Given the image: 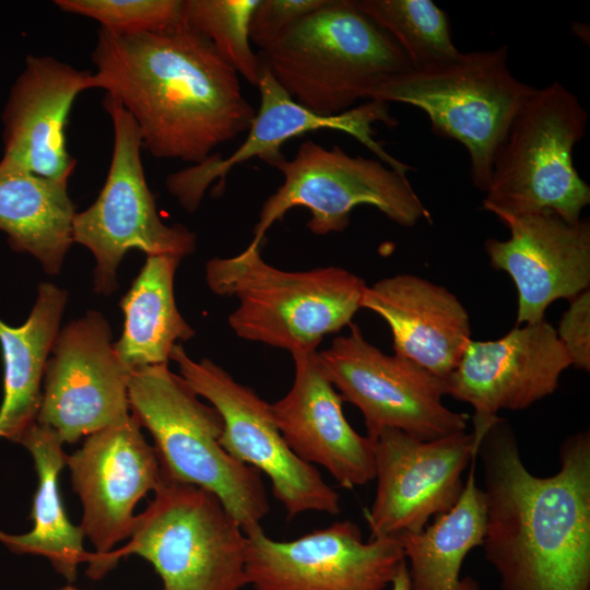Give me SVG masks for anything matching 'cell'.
Here are the masks:
<instances>
[{"mask_svg": "<svg viewBox=\"0 0 590 590\" xmlns=\"http://www.w3.org/2000/svg\"><path fill=\"white\" fill-rule=\"evenodd\" d=\"M33 456L38 476L34 496L33 529L25 534L11 535L0 531V541L12 552L40 555L56 571L72 582L82 563L90 565L94 553L83 547L85 538L80 526H73L63 509L59 492V473L66 465L63 442L57 433L34 423L16 440Z\"/></svg>", "mask_w": 590, "mask_h": 590, "instance_id": "484cf974", "label": "cell"}, {"mask_svg": "<svg viewBox=\"0 0 590 590\" xmlns=\"http://www.w3.org/2000/svg\"><path fill=\"white\" fill-rule=\"evenodd\" d=\"M260 107L243 143L225 158L210 155L199 164L170 174L166 178L168 191L188 212H193L211 184L219 180L222 189L228 173L252 157L274 165L284 158L282 145L306 132L330 129L347 132L378 155L390 167L406 170L409 167L394 160L373 139L371 126L376 121L392 125L385 103L368 102L337 116H321L297 104L276 82L267 66L257 86Z\"/></svg>", "mask_w": 590, "mask_h": 590, "instance_id": "ac0fdd59", "label": "cell"}, {"mask_svg": "<svg viewBox=\"0 0 590 590\" xmlns=\"http://www.w3.org/2000/svg\"><path fill=\"white\" fill-rule=\"evenodd\" d=\"M486 504L482 546L502 590H590V434L568 436L559 468L536 476L502 418L480 440Z\"/></svg>", "mask_w": 590, "mask_h": 590, "instance_id": "7a4b0ae2", "label": "cell"}, {"mask_svg": "<svg viewBox=\"0 0 590 590\" xmlns=\"http://www.w3.org/2000/svg\"><path fill=\"white\" fill-rule=\"evenodd\" d=\"M167 364L131 371V413L152 435L162 474L213 493L244 531L269 512L260 473L237 461L221 445L223 421Z\"/></svg>", "mask_w": 590, "mask_h": 590, "instance_id": "5b68a950", "label": "cell"}, {"mask_svg": "<svg viewBox=\"0 0 590 590\" xmlns=\"http://www.w3.org/2000/svg\"><path fill=\"white\" fill-rule=\"evenodd\" d=\"M291 354L295 367L292 387L271 404L287 446L303 461L322 467L346 489L371 482L373 440L355 432L345 418L343 398L320 366L317 351Z\"/></svg>", "mask_w": 590, "mask_h": 590, "instance_id": "ffe728a7", "label": "cell"}, {"mask_svg": "<svg viewBox=\"0 0 590 590\" xmlns=\"http://www.w3.org/2000/svg\"><path fill=\"white\" fill-rule=\"evenodd\" d=\"M24 324L10 327L0 319L3 359V400L0 406V438L15 441L37 418L42 403V379L48 354L59 333L68 294L43 282Z\"/></svg>", "mask_w": 590, "mask_h": 590, "instance_id": "cb8c5ba5", "label": "cell"}, {"mask_svg": "<svg viewBox=\"0 0 590 590\" xmlns=\"http://www.w3.org/2000/svg\"><path fill=\"white\" fill-rule=\"evenodd\" d=\"M273 166L284 181L262 205L252 246H261L272 224L297 206L309 210L307 227L316 235L344 231L358 205H371L405 227L430 219L405 170L387 167L381 161L350 156L339 146L328 150L306 140L293 160L284 157Z\"/></svg>", "mask_w": 590, "mask_h": 590, "instance_id": "9c48e42d", "label": "cell"}, {"mask_svg": "<svg viewBox=\"0 0 590 590\" xmlns=\"http://www.w3.org/2000/svg\"><path fill=\"white\" fill-rule=\"evenodd\" d=\"M90 88L91 72L50 56H27L2 114V158L68 181L76 165L67 149L69 114L78 95Z\"/></svg>", "mask_w": 590, "mask_h": 590, "instance_id": "44dd1931", "label": "cell"}, {"mask_svg": "<svg viewBox=\"0 0 590 590\" xmlns=\"http://www.w3.org/2000/svg\"><path fill=\"white\" fill-rule=\"evenodd\" d=\"M184 0H57L64 12L98 21L118 34L163 33L182 26Z\"/></svg>", "mask_w": 590, "mask_h": 590, "instance_id": "f546056e", "label": "cell"}, {"mask_svg": "<svg viewBox=\"0 0 590 590\" xmlns=\"http://www.w3.org/2000/svg\"><path fill=\"white\" fill-rule=\"evenodd\" d=\"M495 215L510 236L487 239L485 251L491 266L515 283L517 324L544 320L546 308L555 300H571L589 288L588 219L568 222L552 213Z\"/></svg>", "mask_w": 590, "mask_h": 590, "instance_id": "d6986e66", "label": "cell"}, {"mask_svg": "<svg viewBox=\"0 0 590 590\" xmlns=\"http://www.w3.org/2000/svg\"><path fill=\"white\" fill-rule=\"evenodd\" d=\"M154 493L137 516L130 541L88 565L91 578H102L120 558L134 554L152 564L164 590L248 586L246 533L217 496L163 474Z\"/></svg>", "mask_w": 590, "mask_h": 590, "instance_id": "8992f818", "label": "cell"}, {"mask_svg": "<svg viewBox=\"0 0 590 590\" xmlns=\"http://www.w3.org/2000/svg\"><path fill=\"white\" fill-rule=\"evenodd\" d=\"M180 260L172 255L146 256L140 273L120 300L123 331L114 347L131 371L167 364L177 341L190 340L196 334L175 302L174 276Z\"/></svg>", "mask_w": 590, "mask_h": 590, "instance_id": "4316f807", "label": "cell"}, {"mask_svg": "<svg viewBox=\"0 0 590 590\" xmlns=\"http://www.w3.org/2000/svg\"><path fill=\"white\" fill-rule=\"evenodd\" d=\"M563 314L557 338L569 355L571 366L590 370V292L589 288L569 300Z\"/></svg>", "mask_w": 590, "mask_h": 590, "instance_id": "1f68e13d", "label": "cell"}, {"mask_svg": "<svg viewBox=\"0 0 590 590\" xmlns=\"http://www.w3.org/2000/svg\"><path fill=\"white\" fill-rule=\"evenodd\" d=\"M362 308L388 323L396 355L444 379L472 340L468 311L457 296L416 275L398 274L366 286Z\"/></svg>", "mask_w": 590, "mask_h": 590, "instance_id": "7402d4cb", "label": "cell"}, {"mask_svg": "<svg viewBox=\"0 0 590 590\" xmlns=\"http://www.w3.org/2000/svg\"><path fill=\"white\" fill-rule=\"evenodd\" d=\"M390 586V590H412L405 560L400 565Z\"/></svg>", "mask_w": 590, "mask_h": 590, "instance_id": "d6a6232c", "label": "cell"}, {"mask_svg": "<svg viewBox=\"0 0 590 590\" xmlns=\"http://www.w3.org/2000/svg\"><path fill=\"white\" fill-rule=\"evenodd\" d=\"M534 90L511 73L505 45L460 52L428 68H412L382 84L370 102L404 103L422 109L436 134L467 149L472 182L486 192L495 154Z\"/></svg>", "mask_w": 590, "mask_h": 590, "instance_id": "ba28073f", "label": "cell"}, {"mask_svg": "<svg viewBox=\"0 0 590 590\" xmlns=\"http://www.w3.org/2000/svg\"><path fill=\"white\" fill-rule=\"evenodd\" d=\"M105 317L90 310L67 324L47 361L36 423L73 444L130 415L131 370L120 361Z\"/></svg>", "mask_w": 590, "mask_h": 590, "instance_id": "9a60e30c", "label": "cell"}, {"mask_svg": "<svg viewBox=\"0 0 590 590\" xmlns=\"http://www.w3.org/2000/svg\"><path fill=\"white\" fill-rule=\"evenodd\" d=\"M141 427L130 413L123 421L86 436L80 449L66 456L73 491L83 506L80 528L96 550L93 562L131 536L135 505L161 481L156 450L148 444Z\"/></svg>", "mask_w": 590, "mask_h": 590, "instance_id": "e0dca14e", "label": "cell"}, {"mask_svg": "<svg viewBox=\"0 0 590 590\" xmlns=\"http://www.w3.org/2000/svg\"><path fill=\"white\" fill-rule=\"evenodd\" d=\"M169 358L188 386L220 414L222 447L237 461L269 477L272 493L288 519L307 511L331 516L341 511L338 492L315 465L299 459L287 446L271 404L209 358L194 362L178 343Z\"/></svg>", "mask_w": 590, "mask_h": 590, "instance_id": "8fae6325", "label": "cell"}, {"mask_svg": "<svg viewBox=\"0 0 590 590\" xmlns=\"http://www.w3.org/2000/svg\"><path fill=\"white\" fill-rule=\"evenodd\" d=\"M104 109L114 127V149L106 181L95 202L73 219V243L96 259L95 292L113 294L123 256L138 249L146 256L184 258L196 248V235L181 225L167 226L160 219L141 162V132L120 102L109 95Z\"/></svg>", "mask_w": 590, "mask_h": 590, "instance_id": "30bf717a", "label": "cell"}, {"mask_svg": "<svg viewBox=\"0 0 590 590\" xmlns=\"http://www.w3.org/2000/svg\"><path fill=\"white\" fill-rule=\"evenodd\" d=\"M317 356L343 400L362 412L367 435L396 428L430 440L467 430L469 415L442 403L444 378L406 358L385 354L365 340L357 324Z\"/></svg>", "mask_w": 590, "mask_h": 590, "instance_id": "7c38bea8", "label": "cell"}, {"mask_svg": "<svg viewBox=\"0 0 590 590\" xmlns=\"http://www.w3.org/2000/svg\"><path fill=\"white\" fill-rule=\"evenodd\" d=\"M355 4L399 44L413 69L436 66L460 54L447 13L430 0H355Z\"/></svg>", "mask_w": 590, "mask_h": 590, "instance_id": "83f0119b", "label": "cell"}, {"mask_svg": "<svg viewBox=\"0 0 590 590\" xmlns=\"http://www.w3.org/2000/svg\"><path fill=\"white\" fill-rule=\"evenodd\" d=\"M374 445L377 488L364 516L370 539L422 531L460 497L463 472L476 457L472 433L423 440L400 429L367 435Z\"/></svg>", "mask_w": 590, "mask_h": 590, "instance_id": "5bb4252c", "label": "cell"}, {"mask_svg": "<svg viewBox=\"0 0 590 590\" xmlns=\"http://www.w3.org/2000/svg\"><path fill=\"white\" fill-rule=\"evenodd\" d=\"M570 366L555 328L544 319L515 327L498 340H471L445 382L447 394L473 408L479 445L499 411L524 410L552 394Z\"/></svg>", "mask_w": 590, "mask_h": 590, "instance_id": "2e32d148", "label": "cell"}, {"mask_svg": "<svg viewBox=\"0 0 590 590\" xmlns=\"http://www.w3.org/2000/svg\"><path fill=\"white\" fill-rule=\"evenodd\" d=\"M476 459H472L462 493L448 511L422 531L396 536L412 590H481L473 579L461 578L467 555L482 546L486 529L485 495L475 479Z\"/></svg>", "mask_w": 590, "mask_h": 590, "instance_id": "d4e9b609", "label": "cell"}, {"mask_svg": "<svg viewBox=\"0 0 590 590\" xmlns=\"http://www.w3.org/2000/svg\"><path fill=\"white\" fill-rule=\"evenodd\" d=\"M328 0H260L249 22V39L261 48L272 45L300 20Z\"/></svg>", "mask_w": 590, "mask_h": 590, "instance_id": "4dcf8cb0", "label": "cell"}, {"mask_svg": "<svg viewBox=\"0 0 590 590\" xmlns=\"http://www.w3.org/2000/svg\"><path fill=\"white\" fill-rule=\"evenodd\" d=\"M261 246L206 263L209 288L236 296L228 323L239 338L291 353L316 351L327 334L351 323L362 308L366 283L338 267L290 272L268 264Z\"/></svg>", "mask_w": 590, "mask_h": 590, "instance_id": "277c9868", "label": "cell"}, {"mask_svg": "<svg viewBox=\"0 0 590 590\" xmlns=\"http://www.w3.org/2000/svg\"><path fill=\"white\" fill-rule=\"evenodd\" d=\"M245 533L255 590H385L405 560L396 536L365 542L350 520L290 541L270 538L261 524Z\"/></svg>", "mask_w": 590, "mask_h": 590, "instance_id": "4fadbf2b", "label": "cell"}, {"mask_svg": "<svg viewBox=\"0 0 590 590\" xmlns=\"http://www.w3.org/2000/svg\"><path fill=\"white\" fill-rule=\"evenodd\" d=\"M260 0H184V23L203 35L237 73L258 86L264 63L252 51L249 22Z\"/></svg>", "mask_w": 590, "mask_h": 590, "instance_id": "f1b7e54d", "label": "cell"}, {"mask_svg": "<svg viewBox=\"0 0 590 590\" xmlns=\"http://www.w3.org/2000/svg\"><path fill=\"white\" fill-rule=\"evenodd\" d=\"M92 61L93 88L121 103L157 158L199 164L256 117L236 70L185 24L138 34L101 27Z\"/></svg>", "mask_w": 590, "mask_h": 590, "instance_id": "6da1fadb", "label": "cell"}, {"mask_svg": "<svg viewBox=\"0 0 590 590\" xmlns=\"http://www.w3.org/2000/svg\"><path fill=\"white\" fill-rule=\"evenodd\" d=\"M260 57L282 88L321 116L344 114L412 64L399 44L355 0H328Z\"/></svg>", "mask_w": 590, "mask_h": 590, "instance_id": "3957f363", "label": "cell"}, {"mask_svg": "<svg viewBox=\"0 0 590 590\" xmlns=\"http://www.w3.org/2000/svg\"><path fill=\"white\" fill-rule=\"evenodd\" d=\"M74 205L68 181L38 176L0 161V229L14 251L35 257L46 273L58 274L73 243Z\"/></svg>", "mask_w": 590, "mask_h": 590, "instance_id": "603a6c76", "label": "cell"}, {"mask_svg": "<svg viewBox=\"0 0 590 590\" xmlns=\"http://www.w3.org/2000/svg\"><path fill=\"white\" fill-rule=\"evenodd\" d=\"M588 113L562 83L535 88L516 114L492 167L482 208L491 213H552L580 219L590 187L573 162Z\"/></svg>", "mask_w": 590, "mask_h": 590, "instance_id": "52a82bcc", "label": "cell"}, {"mask_svg": "<svg viewBox=\"0 0 590 590\" xmlns=\"http://www.w3.org/2000/svg\"><path fill=\"white\" fill-rule=\"evenodd\" d=\"M59 590H79V589H76L75 587H73L71 585H68V586H66V587H63V588H61Z\"/></svg>", "mask_w": 590, "mask_h": 590, "instance_id": "836d02e7", "label": "cell"}]
</instances>
